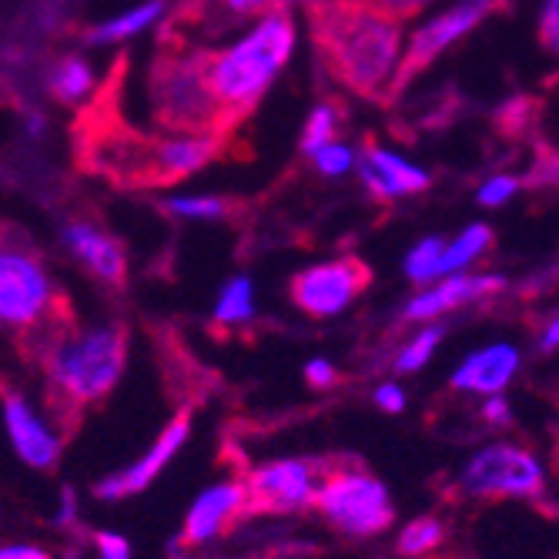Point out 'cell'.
Returning <instances> with one entry per match:
<instances>
[{"label": "cell", "mask_w": 559, "mask_h": 559, "mask_svg": "<svg viewBox=\"0 0 559 559\" xmlns=\"http://www.w3.org/2000/svg\"><path fill=\"white\" fill-rule=\"evenodd\" d=\"M188 439H191V423H188V416L171 419V423L158 432V439L151 442L134 463H128V466L118 469V473H108L105 479H97L94 496H97L100 502H118V499H128V496H138V492L151 489V486L158 483V476L178 460V452L188 445Z\"/></svg>", "instance_id": "cell-14"}, {"label": "cell", "mask_w": 559, "mask_h": 559, "mask_svg": "<svg viewBox=\"0 0 559 559\" xmlns=\"http://www.w3.org/2000/svg\"><path fill=\"white\" fill-rule=\"evenodd\" d=\"M209 55L212 50L194 47L181 37L178 24H171L162 40L158 55L151 61L147 94L151 115L171 134H222L218 105L209 87Z\"/></svg>", "instance_id": "cell-6"}, {"label": "cell", "mask_w": 559, "mask_h": 559, "mask_svg": "<svg viewBox=\"0 0 559 559\" xmlns=\"http://www.w3.org/2000/svg\"><path fill=\"white\" fill-rule=\"evenodd\" d=\"M455 489L476 502H533L549 489V469L536 449L516 439H492L466 455V463L455 473Z\"/></svg>", "instance_id": "cell-7"}, {"label": "cell", "mask_w": 559, "mask_h": 559, "mask_svg": "<svg viewBox=\"0 0 559 559\" xmlns=\"http://www.w3.org/2000/svg\"><path fill=\"white\" fill-rule=\"evenodd\" d=\"M520 369H523L520 345L489 342V345H479L476 352H469L466 359L452 369L449 385L455 392H463V395H473V399L506 395V389L516 382Z\"/></svg>", "instance_id": "cell-17"}, {"label": "cell", "mask_w": 559, "mask_h": 559, "mask_svg": "<svg viewBox=\"0 0 559 559\" xmlns=\"http://www.w3.org/2000/svg\"><path fill=\"white\" fill-rule=\"evenodd\" d=\"M94 552H97V559H131L134 556L128 536L124 533H115V530L94 533Z\"/></svg>", "instance_id": "cell-30"}, {"label": "cell", "mask_w": 559, "mask_h": 559, "mask_svg": "<svg viewBox=\"0 0 559 559\" xmlns=\"http://www.w3.org/2000/svg\"><path fill=\"white\" fill-rule=\"evenodd\" d=\"M295 50V24L288 11L272 8L259 27L238 44L209 55V87L218 105L222 131L231 134L251 111L259 108L262 94L272 87L275 74L288 64Z\"/></svg>", "instance_id": "cell-5"}, {"label": "cell", "mask_w": 559, "mask_h": 559, "mask_svg": "<svg viewBox=\"0 0 559 559\" xmlns=\"http://www.w3.org/2000/svg\"><path fill=\"white\" fill-rule=\"evenodd\" d=\"M325 469H329L325 463L298 460V455H292V460L259 463L241 479L248 492V510H265L278 516L309 510Z\"/></svg>", "instance_id": "cell-12"}, {"label": "cell", "mask_w": 559, "mask_h": 559, "mask_svg": "<svg viewBox=\"0 0 559 559\" xmlns=\"http://www.w3.org/2000/svg\"><path fill=\"white\" fill-rule=\"evenodd\" d=\"M121 71H111L108 84L91 100L74 121V155L84 171L115 181L118 188H168L209 162L225 147L222 134H181V138H151L134 131L118 108Z\"/></svg>", "instance_id": "cell-1"}, {"label": "cell", "mask_w": 559, "mask_h": 559, "mask_svg": "<svg viewBox=\"0 0 559 559\" xmlns=\"http://www.w3.org/2000/svg\"><path fill=\"white\" fill-rule=\"evenodd\" d=\"M506 278L502 275H469V272H455V275H442L432 285L419 288L409 305L402 309L405 322H439L442 316L466 309L473 301L492 298L496 292H502Z\"/></svg>", "instance_id": "cell-16"}, {"label": "cell", "mask_w": 559, "mask_h": 559, "mask_svg": "<svg viewBox=\"0 0 559 559\" xmlns=\"http://www.w3.org/2000/svg\"><path fill=\"white\" fill-rule=\"evenodd\" d=\"M248 513V492L241 479H215L201 489L188 513L181 520V533L178 543L188 549H201V546H212L218 543L241 516Z\"/></svg>", "instance_id": "cell-15"}, {"label": "cell", "mask_w": 559, "mask_h": 559, "mask_svg": "<svg viewBox=\"0 0 559 559\" xmlns=\"http://www.w3.org/2000/svg\"><path fill=\"white\" fill-rule=\"evenodd\" d=\"M516 191H520V181H516L513 175H499V178H489V181L483 185V191H479V205H486V209H496V205H502V201H510Z\"/></svg>", "instance_id": "cell-32"}, {"label": "cell", "mask_w": 559, "mask_h": 559, "mask_svg": "<svg viewBox=\"0 0 559 559\" xmlns=\"http://www.w3.org/2000/svg\"><path fill=\"white\" fill-rule=\"evenodd\" d=\"M442 543H445V523L439 516H416V520L405 523L395 536V549L405 559L432 556Z\"/></svg>", "instance_id": "cell-24"}, {"label": "cell", "mask_w": 559, "mask_h": 559, "mask_svg": "<svg viewBox=\"0 0 559 559\" xmlns=\"http://www.w3.org/2000/svg\"><path fill=\"white\" fill-rule=\"evenodd\" d=\"M0 423H4L14 455L27 469H58L64 455V432L58 429L55 416H47L31 395H24L21 389L0 392Z\"/></svg>", "instance_id": "cell-11"}, {"label": "cell", "mask_w": 559, "mask_h": 559, "mask_svg": "<svg viewBox=\"0 0 559 559\" xmlns=\"http://www.w3.org/2000/svg\"><path fill=\"white\" fill-rule=\"evenodd\" d=\"M47 91L55 94L61 105H81V100L94 91V74H91L87 61H81L78 55L61 58L47 74Z\"/></svg>", "instance_id": "cell-21"}, {"label": "cell", "mask_w": 559, "mask_h": 559, "mask_svg": "<svg viewBox=\"0 0 559 559\" xmlns=\"http://www.w3.org/2000/svg\"><path fill=\"white\" fill-rule=\"evenodd\" d=\"M34 359L44 372L50 416H81L118 389L128 366V329L121 322H71Z\"/></svg>", "instance_id": "cell-3"}, {"label": "cell", "mask_w": 559, "mask_h": 559, "mask_svg": "<svg viewBox=\"0 0 559 559\" xmlns=\"http://www.w3.org/2000/svg\"><path fill=\"white\" fill-rule=\"evenodd\" d=\"M316 165H319V171L322 175H342V171H348L352 168V162H355V155L348 147H342V144H325L322 151H316Z\"/></svg>", "instance_id": "cell-33"}, {"label": "cell", "mask_w": 559, "mask_h": 559, "mask_svg": "<svg viewBox=\"0 0 559 559\" xmlns=\"http://www.w3.org/2000/svg\"><path fill=\"white\" fill-rule=\"evenodd\" d=\"M312 506L345 539H376L395 523L392 489L359 466H329L319 479Z\"/></svg>", "instance_id": "cell-8"}, {"label": "cell", "mask_w": 559, "mask_h": 559, "mask_svg": "<svg viewBox=\"0 0 559 559\" xmlns=\"http://www.w3.org/2000/svg\"><path fill=\"white\" fill-rule=\"evenodd\" d=\"M479 419L483 426L489 429H510L516 423V413H513V402L506 395H486L479 402Z\"/></svg>", "instance_id": "cell-28"}, {"label": "cell", "mask_w": 559, "mask_h": 559, "mask_svg": "<svg viewBox=\"0 0 559 559\" xmlns=\"http://www.w3.org/2000/svg\"><path fill=\"white\" fill-rule=\"evenodd\" d=\"M442 248H445V241H442L439 235H429V238H423V241L409 251V255H405V275H409L413 285L426 288V285H432V282L439 278Z\"/></svg>", "instance_id": "cell-25"}, {"label": "cell", "mask_w": 559, "mask_h": 559, "mask_svg": "<svg viewBox=\"0 0 559 559\" xmlns=\"http://www.w3.org/2000/svg\"><path fill=\"white\" fill-rule=\"evenodd\" d=\"M55 526L61 533H74L81 526V496L74 486H61L58 492V513H55Z\"/></svg>", "instance_id": "cell-29"}, {"label": "cell", "mask_w": 559, "mask_h": 559, "mask_svg": "<svg viewBox=\"0 0 559 559\" xmlns=\"http://www.w3.org/2000/svg\"><path fill=\"white\" fill-rule=\"evenodd\" d=\"M539 40L546 44V50L552 55L559 44V0H546V14L539 21Z\"/></svg>", "instance_id": "cell-38"}, {"label": "cell", "mask_w": 559, "mask_h": 559, "mask_svg": "<svg viewBox=\"0 0 559 559\" xmlns=\"http://www.w3.org/2000/svg\"><path fill=\"white\" fill-rule=\"evenodd\" d=\"M372 282V272L362 259L342 255L332 262H319L312 269H301L288 282L292 305L309 319H335L359 298Z\"/></svg>", "instance_id": "cell-10"}, {"label": "cell", "mask_w": 559, "mask_h": 559, "mask_svg": "<svg viewBox=\"0 0 559 559\" xmlns=\"http://www.w3.org/2000/svg\"><path fill=\"white\" fill-rule=\"evenodd\" d=\"M0 559H55L47 546L40 543H0Z\"/></svg>", "instance_id": "cell-36"}, {"label": "cell", "mask_w": 559, "mask_h": 559, "mask_svg": "<svg viewBox=\"0 0 559 559\" xmlns=\"http://www.w3.org/2000/svg\"><path fill=\"white\" fill-rule=\"evenodd\" d=\"M64 248L71 251V259L105 288H124L128 282V251L124 245L108 231V225L97 215L74 212L61 225Z\"/></svg>", "instance_id": "cell-13"}, {"label": "cell", "mask_w": 559, "mask_h": 559, "mask_svg": "<svg viewBox=\"0 0 559 559\" xmlns=\"http://www.w3.org/2000/svg\"><path fill=\"white\" fill-rule=\"evenodd\" d=\"M352 165L359 168V178L372 191L376 201H389L395 194H419L432 185L426 171L389 155V151L376 147L372 141H366V151Z\"/></svg>", "instance_id": "cell-18"}, {"label": "cell", "mask_w": 559, "mask_h": 559, "mask_svg": "<svg viewBox=\"0 0 559 559\" xmlns=\"http://www.w3.org/2000/svg\"><path fill=\"white\" fill-rule=\"evenodd\" d=\"M168 4H171V0H147V4L128 11V14L115 17V21H105V24H97V27L84 31V44L97 47V44H118V40H124V37H134V34H141L147 24H155V21L168 11Z\"/></svg>", "instance_id": "cell-19"}, {"label": "cell", "mask_w": 559, "mask_h": 559, "mask_svg": "<svg viewBox=\"0 0 559 559\" xmlns=\"http://www.w3.org/2000/svg\"><path fill=\"white\" fill-rule=\"evenodd\" d=\"M165 212L181 215V218H228L231 215V201L228 198H171L165 201Z\"/></svg>", "instance_id": "cell-27"}, {"label": "cell", "mask_w": 559, "mask_h": 559, "mask_svg": "<svg viewBox=\"0 0 559 559\" xmlns=\"http://www.w3.org/2000/svg\"><path fill=\"white\" fill-rule=\"evenodd\" d=\"M338 134V111L335 105H319L312 111V118L305 121V131H301V151L305 155H316L325 144H332Z\"/></svg>", "instance_id": "cell-26"}, {"label": "cell", "mask_w": 559, "mask_h": 559, "mask_svg": "<svg viewBox=\"0 0 559 559\" xmlns=\"http://www.w3.org/2000/svg\"><path fill=\"white\" fill-rule=\"evenodd\" d=\"M556 342H559V322H556V316H549L546 325H543L539 335H536V348L549 355V352H556Z\"/></svg>", "instance_id": "cell-39"}, {"label": "cell", "mask_w": 559, "mask_h": 559, "mask_svg": "<svg viewBox=\"0 0 559 559\" xmlns=\"http://www.w3.org/2000/svg\"><path fill=\"white\" fill-rule=\"evenodd\" d=\"M372 402H376V409L379 413H385V416H399V413H405V405H409V395H405V389L399 385V382H382V385H376V392H372Z\"/></svg>", "instance_id": "cell-31"}, {"label": "cell", "mask_w": 559, "mask_h": 559, "mask_svg": "<svg viewBox=\"0 0 559 559\" xmlns=\"http://www.w3.org/2000/svg\"><path fill=\"white\" fill-rule=\"evenodd\" d=\"M222 8L238 21H248V17L269 14L275 8V0H222Z\"/></svg>", "instance_id": "cell-37"}, {"label": "cell", "mask_w": 559, "mask_h": 559, "mask_svg": "<svg viewBox=\"0 0 559 559\" xmlns=\"http://www.w3.org/2000/svg\"><path fill=\"white\" fill-rule=\"evenodd\" d=\"M71 322V301L44 251L21 225L0 222V332L37 355Z\"/></svg>", "instance_id": "cell-4"}, {"label": "cell", "mask_w": 559, "mask_h": 559, "mask_svg": "<svg viewBox=\"0 0 559 559\" xmlns=\"http://www.w3.org/2000/svg\"><path fill=\"white\" fill-rule=\"evenodd\" d=\"M442 335H445V329L436 325V322L419 325L409 338H405V345L395 352V362H392L395 376H416V372H423L429 366V359L436 355Z\"/></svg>", "instance_id": "cell-23"}, {"label": "cell", "mask_w": 559, "mask_h": 559, "mask_svg": "<svg viewBox=\"0 0 559 559\" xmlns=\"http://www.w3.org/2000/svg\"><path fill=\"white\" fill-rule=\"evenodd\" d=\"M301 372H305V382H309L312 389H322V392L338 382V369L329 359H309Z\"/></svg>", "instance_id": "cell-35"}, {"label": "cell", "mask_w": 559, "mask_h": 559, "mask_svg": "<svg viewBox=\"0 0 559 559\" xmlns=\"http://www.w3.org/2000/svg\"><path fill=\"white\" fill-rule=\"evenodd\" d=\"M366 4H372L376 11H382V14H389L392 21H409V17H416V14H423L432 0H366Z\"/></svg>", "instance_id": "cell-34"}, {"label": "cell", "mask_w": 559, "mask_h": 559, "mask_svg": "<svg viewBox=\"0 0 559 559\" xmlns=\"http://www.w3.org/2000/svg\"><path fill=\"white\" fill-rule=\"evenodd\" d=\"M212 319L218 325H245L255 319V285H251V278L235 275L222 285Z\"/></svg>", "instance_id": "cell-22"}, {"label": "cell", "mask_w": 559, "mask_h": 559, "mask_svg": "<svg viewBox=\"0 0 559 559\" xmlns=\"http://www.w3.org/2000/svg\"><path fill=\"white\" fill-rule=\"evenodd\" d=\"M513 8V0H455L452 8H445L442 14H436L432 21H426L409 47L399 55V64L392 71V81L382 94L385 105H392L395 97H402V91L409 87L426 68H432L445 50L455 44V40H463L466 34H473L483 21H489L492 14H506Z\"/></svg>", "instance_id": "cell-9"}, {"label": "cell", "mask_w": 559, "mask_h": 559, "mask_svg": "<svg viewBox=\"0 0 559 559\" xmlns=\"http://www.w3.org/2000/svg\"><path fill=\"white\" fill-rule=\"evenodd\" d=\"M309 21L329 78L366 100H382L402 55V24L366 0H316Z\"/></svg>", "instance_id": "cell-2"}, {"label": "cell", "mask_w": 559, "mask_h": 559, "mask_svg": "<svg viewBox=\"0 0 559 559\" xmlns=\"http://www.w3.org/2000/svg\"><path fill=\"white\" fill-rule=\"evenodd\" d=\"M492 248V228L489 225H469L463 235H455V241H449L442 248V262H439V278L442 275H455L466 272L469 265H476L486 251Z\"/></svg>", "instance_id": "cell-20"}]
</instances>
